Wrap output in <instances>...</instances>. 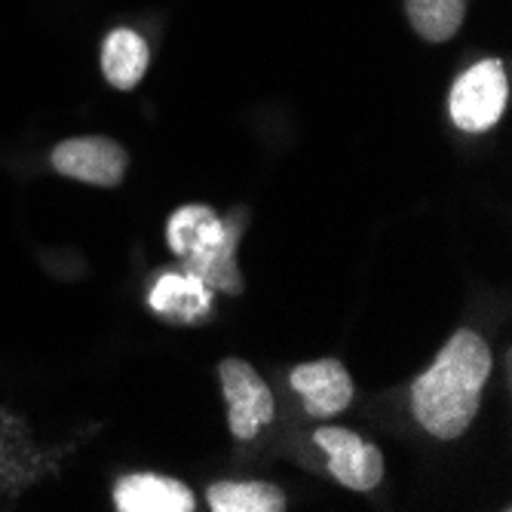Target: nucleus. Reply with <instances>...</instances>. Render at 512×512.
<instances>
[{
    "label": "nucleus",
    "mask_w": 512,
    "mask_h": 512,
    "mask_svg": "<svg viewBox=\"0 0 512 512\" xmlns=\"http://www.w3.org/2000/svg\"><path fill=\"white\" fill-rule=\"evenodd\" d=\"M148 307L169 322L194 325L212 313V289L188 270L163 273L148 292Z\"/></svg>",
    "instance_id": "nucleus-9"
},
{
    "label": "nucleus",
    "mask_w": 512,
    "mask_h": 512,
    "mask_svg": "<svg viewBox=\"0 0 512 512\" xmlns=\"http://www.w3.org/2000/svg\"><path fill=\"white\" fill-rule=\"evenodd\" d=\"M292 390L310 417H335L353 402V378L338 359L304 362L292 371Z\"/></svg>",
    "instance_id": "nucleus-7"
},
{
    "label": "nucleus",
    "mask_w": 512,
    "mask_h": 512,
    "mask_svg": "<svg viewBox=\"0 0 512 512\" xmlns=\"http://www.w3.org/2000/svg\"><path fill=\"white\" fill-rule=\"evenodd\" d=\"M218 378H221V393L227 402L230 433L240 442L255 439L267 424H273V417H276L273 393L246 359H237V356L224 359L218 365Z\"/></svg>",
    "instance_id": "nucleus-4"
},
{
    "label": "nucleus",
    "mask_w": 512,
    "mask_h": 512,
    "mask_svg": "<svg viewBox=\"0 0 512 512\" xmlns=\"http://www.w3.org/2000/svg\"><path fill=\"white\" fill-rule=\"evenodd\" d=\"M151 65V50L142 34L132 28H117L105 37L102 46V74L114 89H135L148 74Z\"/></svg>",
    "instance_id": "nucleus-10"
},
{
    "label": "nucleus",
    "mask_w": 512,
    "mask_h": 512,
    "mask_svg": "<svg viewBox=\"0 0 512 512\" xmlns=\"http://www.w3.org/2000/svg\"><path fill=\"white\" fill-rule=\"evenodd\" d=\"M506 102H509L506 68L497 59H485L454 80L448 96V114L460 132L479 135L500 123Z\"/></svg>",
    "instance_id": "nucleus-3"
},
{
    "label": "nucleus",
    "mask_w": 512,
    "mask_h": 512,
    "mask_svg": "<svg viewBox=\"0 0 512 512\" xmlns=\"http://www.w3.org/2000/svg\"><path fill=\"white\" fill-rule=\"evenodd\" d=\"M405 13L411 28L430 43L451 40L463 16H467V0H405Z\"/></svg>",
    "instance_id": "nucleus-12"
},
{
    "label": "nucleus",
    "mask_w": 512,
    "mask_h": 512,
    "mask_svg": "<svg viewBox=\"0 0 512 512\" xmlns=\"http://www.w3.org/2000/svg\"><path fill=\"white\" fill-rule=\"evenodd\" d=\"M50 163L59 175L96 184V188H117L126 178L129 154L105 135H77L65 138L62 145L53 148Z\"/></svg>",
    "instance_id": "nucleus-5"
},
{
    "label": "nucleus",
    "mask_w": 512,
    "mask_h": 512,
    "mask_svg": "<svg viewBox=\"0 0 512 512\" xmlns=\"http://www.w3.org/2000/svg\"><path fill=\"white\" fill-rule=\"evenodd\" d=\"M166 243L175 258H181V267L200 276L212 292H243V276L237 270L240 221H224L212 206L191 203L172 212Z\"/></svg>",
    "instance_id": "nucleus-2"
},
{
    "label": "nucleus",
    "mask_w": 512,
    "mask_h": 512,
    "mask_svg": "<svg viewBox=\"0 0 512 512\" xmlns=\"http://www.w3.org/2000/svg\"><path fill=\"white\" fill-rule=\"evenodd\" d=\"M491 375V350L482 335L460 329L433 365L411 384V411L430 436L457 439L479 414L482 387Z\"/></svg>",
    "instance_id": "nucleus-1"
},
{
    "label": "nucleus",
    "mask_w": 512,
    "mask_h": 512,
    "mask_svg": "<svg viewBox=\"0 0 512 512\" xmlns=\"http://www.w3.org/2000/svg\"><path fill=\"white\" fill-rule=\"evenodd\" d=\"M206 503L215 512H283L286 494L273 482H215L206 491Z\"/></svg>",
    "instance_id": "nucleus-11"
},
{
    "label": "nucleus",
    "mask_w": 512,
    "mask_h": 512,
    "mask_svg": "<svg viewBox=\"0 0 512 512\" xmlns=\"http://www.w3.org/2000/svg\"><path fill=\"white\" fill-rule=\"evenodd\" d=\"M114 506L120 512H191L197 509V497L178 479L132 473L114 485Z\"/></svg>",
    "instance_id": "nucleus-8"
},
{
    "label": "nucleus",
    "mask_w": 512,
    "mask_h": 512,
    "mask_svg": "<svg viewBox=\"0 0 512 512\" xmlns=\"http://www.w3.org/2000/svg\"><path fill=\"white\" fill-rule=\"evenodd\" d=\"M313 442L329 454V473L350 491H375L384 479V454L347 427H319Z\"/></svg>",
    "instance_id": "nucleus-6"
}]
</instances>
